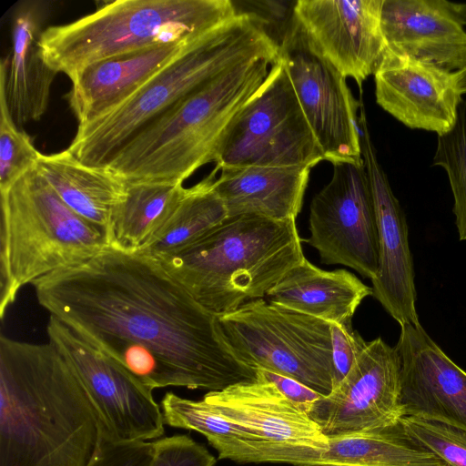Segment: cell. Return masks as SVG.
<instances>
[{"mask_svg": "<svg viewBox=\"0 0 466 466\" xmlns=\"http://www.w3.org/2000/svg\"><path fill=\"white\" fill-rule=\"evenodd\" d=\"M33 287L39 305L88 342L121 340L146 348L182 387L209 392L256 379V370L228 343L218 315L153 257L108 248Z\"/></svg>", "mask_w": 466, "mask_h": 466, "instance_id": "6da1fadb", "label": "cell"}, {"mask_svg": "<svg viewBox=\"0 0 466 466\" xmlns=\"http://www.w3.org/2000/svg\"><path fill=\"white\" fill-rule=\"evenodd\" d=\"M103 434L72 364L51 342L0 338V466H86Z\"/></svg>", "mask_w": 466, "mask_h": 466, "instance_id": "7a4b0ae2", "label": "cell"}, {"mask_svg": "<svg viewBox=\"0 0 466 466\" xmlns=\"http://www.w3.org/2000/svg\"><path fill=\"white\" fill-rule=\"evenodd\" d=\"M277 61L252 59L220 74L146 125L104 166L127 183H184L215 162L228 126Z\"/></svg>", "mask_w": 466, "mask_h": 466, "instance_id": "3957f363", "label": "cell"}, {"mask_svg": "<svg viewBox=\"0 0 466 466\" xmlns=\"http://www.w3.org/2000/svg\"><path fill=\"white\" fill-rule=\"evenodd\" d=\"M279 56V46L262 20L237 13L188 43L127 99L78 124L67 149L84 164L102 167L146 125L220 74L248 60Z\"/></svg>", "mask_w": 466, "mask_h": 466, "instance_id": "277c9868", "label": "cell"}, {"mask_svg": "<svg viewBox=\"0 0 466 466\" xmlns=\"http://www.w3.org/2000/svg\"><path fill=\"white\" fill-rule=\"evenodd\" d=\"M154 258L198 304L222 315L266 297L305 257L296 219L237 216L185 248Z\"/></svg>", "mask_w": 466, "mask_h": 466, "instance_id": "5b68a950", "label": "cell"}, {"mask_svg": "<svg viewBox=\"0 0 466 466\" xmlns=\"http://www.w3.org/2000/svg\"><path fill=\"white\" fill-rule=\"evenodd\" d=\"M237 15L230 0H116L44 29L40 55L69 78L96 62L203 35Z\"/></svg>", "mask_w": 466, "mask_h": 466, "instance_id": "8992f818", "label": "cell"}, {"mask_svg": "<svg viewBox=\"0 0 466 466\" xmlns=\"http://www.w3.org/2000/svg\"><path fill=\"white\" fill-rule=\"evenodd\" d=\"M1 193L0 317L19 290L109 248L107 231L67 207L35 167Z\"/></svg>", "mask_w": 466, "mask_h": 466, "instance_id": "52a82bcc", "label": "cell"}, {"mask_svg": "<svg viewBox=\"0 0 466 466\" xmlns=\"http://www.w3.org/2000/svg\"><path fill=\"white\" fill-rule=\"evenodd\" d=\"M236 356L253 370L294 379L321 395L335 385L332 327L320 319L264 299L218 315Z\"/></svg>", "mask_w": 466, "mask_h": 466, "instance_id": "ba28073f", "label": "cell"}, {"mask_svg": "<svg viewBox=\"0 0 466 466\" xmlns=\"http://www.w3.org/2000/svg\"><path fill=\"white\" fill-rule=\"evenodd\" d=\"M322 160L323 154L279 57L262 86L228 126L217 151L216 167L311 168Z\"/></svg>", "mask_w": 466, "mask_h": 466, "instance_id": "9c48e42d", "label": "cell"}, {"mask_svg": "<svg viewBox=\"0 0 466 466\" xmlns=\"http://www.w3.org/2000/svg\"><path fill=\"white\" fill-rule=\"evenodd\" d=\"M279 55L324 160L362 164L357 118L361 104L296 16L279 46Z\"/></svg>", "mask_w": 466, "mask_h": 466, "instance_id": "30bf717a", "label": "cell"}, {"mask_svg": "<svg viewBox=\"0 0 466 466\" xmlns=\"http://www.w3.org/2000/svg\"><path fill=\"white\" fill-rule=\"evenodd\" d=\"M46 334L84 384L100 416L103 437L115 441H147L164 435L163 413L153 390L51 315Z\"/></svg>", "mask_w": 466, "mask_h": 466, "instance_id": "8fae6325", "label": "cell"}, {"mask_svg": "<svg viewBox=\"0 0 466 466\" xmlns=\"http://www.w3.org/2000/svg\"><path fill=\"white\" fill-rule=\"evenodd\" d=\"M330 181L311 200L309 245L327 265H343L373 279L379 266V237L372 193L364 162H338Z\"/></svg>", "mask_w": 466, "mask_h": 466, "instance_id": "7c38bea8", "label": "cell"}, {"mask_svg": "<svg viewBox=\"0 0 466 466\" xmlns=\"http://www.w3.org/2000/svg\"><path fill=\"white\" fill-rule=\"evenodd\" d=\"M399 351L381 338L367 342L346 376L309 416L327 437L382 428L404 416Z\"/></svg>", "mask_w": 466, "mask_h": 466, "instance_id": "4fadbf2b", "label": "cell"}, {"mask_svg": "<svg viewBox=\"0 0 466 466\" xmlns=\"http://www.w3.org/2000/svg\"><path fill=\"white\" fill-rule=\"evenodd\" d=\"M360 109L361 153L374 201L379 237V266L376 277L371 279L372 296L400 326H420L406 217L379 161L363 106Z\"/></svg>", "mask_w": 466, "mask_h": 466, "instance_id": "5bb4252c", "label": "cell"}, {"mask_svg": "<svg viewBox=\"0 0 466 466\" xmlns=\"http://www.w3.org/2000/svg\"><path fill=\"white\" fill-rule=\"evenodd\" d=\"M382 0H297L295 16L321 55L344 76L363 82L386 53Z\"/></svg>", "mask_w": 466, "mask_h": 466, "instance_id": "9a60e30c", "label": "cell"}, {"mask_svg": "<svg viewBox=\"0 0 466 466\" xmlns=\"http://www.w3.org/2000/svg\"><path fill=\"white\" fill-rule=\"evenodd\" d=\"M377 104L411 129L443 135L463 98L451 72L386 51L374 74Z\"/></svg>", "mask_w": 466, "mask_h": 466, "instance_id": "2e32d148", "label": "cell"}, {"mask_svg": "<svg viewBox=\"0 0 466 466\" xmlns=\"http://www.w3.org/2000/svg\"><path fill=\"white\" fill-rule=\"evenodd\" d=\"M396 348L401 363L404 416L436 420L466 431V371L421 325H400Z\"/></svg>", "mask_w": 466, "mask_h": 466, "instance_id": "e0dca14e", "label": "cell"}, {"mask_svg": "<svg viewBox=\"0 0 466 466\" xmlns=\"http://www.w3.org/2000/svg\"><path fill=\"white\" fill-rule=\"evenodd\" d=\"M386 51L448 72L466 67V30L447 0H382Z\"/></svg>", "mask_w": 466, "mask_h": 466, "instance_id": "ac0fdd59", "label": "cell"}, {"mask_svg": "<svg viewBox=\"0 0 466 466\" xmlns=\"http://www.w3.org/2000/svg\"><path fill=\"white\" fill-rule=\"evenodd\" d=\"M203 399L255 440L328 448L329 438L309 414L258 374L253 380L209 391Z\"/></svg>", "mask_w": 466, "mask_h": 466, "instance_id": "d6986e66", "label": "cell"}, {"mask_svg": "<svg viewBox=\"0 0 466 466\" xmlns=\"http://www.w3.org/2000/svg\"><path fill=\"white\" fill-rule=\"evenodd\" d=\"M195 39L102 60L77 72L67 100L78 124L127 99Z\"/></svg>", "mask_w": 466, "mask_h": 466, "instance_id": "ffe728a7", "label": "cell"}, {"mask_svg": "<svg viewBox=\"0 0 466 466\" xmlns=\"http://www.w3.org/2000/svg\"><path fill=\"white\" fill-rule=\"evenodd\" d=\"M42 13L36 5L20 7L12 23L10 54L0 63V92L15 125L36 121L45 114L56 73L39 50Z\"/></svg>", "mask_w": 466, "mask_h": 466, "instance_id": "44dd1931", "label": "cell"}, {"mask_svg": "<svg viewBox=\"0 0 466 466\" xmlns=\"http://www.w3.org/2000/svg\"><path fill=\"white\" fill-rule=\"evenodd\" d=\"M372 289L339 268L323 270L306 258L290 268L266 294L267 301L351 329L352 318Z\"/></svg>", "mask_w": 466, "mask_h": 466, "instance_id": "7402d4cb", "label": "cell"}, {"mask_svg": "<svg viewBox=\"0 0 466 466\" xmlns=\"http://www.w3.org/2000/svg\"><path fill=\"white\" fill-rule=\"evenodd\" d=\"M215 188L228 217L296 219L301 210L310 167H243L221 168Z\"/></svg>", "mask_w": 466, "mask_h": 466, "instance_id": "603a6c76", "label": "cell"}, {"mask_svg": "<svg viewBox=\"0 0 466 466\" xmlns=\"http://www.w3.org/2000/svg\"><path fill=\"white\" fill-rule=\"evenodd\" d=\"M35 168L73 211L107 231L127 183L108 167L88 166L68 149L41 154Z\"/></svg>", "mask_w": 466, "mask_h": 466, "instance_id": "cb8c5ba5", "label": "cell"}, {"mask_svg": "<svg viewBox=\"0 0 466 466\" xmlns=\"http://www.w3.org/2000/svg\"><path fill=\"white\" fill-rule=\"evenodd\" d=\"M313 466H447L396 424L328 437Z\"/></svg>", "mask_w": 466, "mask_h": 466, "instance_id": "d4e9b609", "label": "cell"}, {"mask_svg": "<svg viewBox=\"0 0 466 466\" xmlns=\"http://www.w3.org/2000/svg\"><path fill=\"white\" fill-rule=\"evenodd\" d=\"M183 183H127L124 199L114 209L107 228L109 248L142 251L171 215Z\"/></svg>", "mask_w": 466, "mask_h": 466, "instance_id": "484cf974", "label": "cell"}, {"mask_svg": "<svg viewBox=\"0 0 466 466\" xmlns=\"http://www.w3.org/2000/svg\"><path fill=\"white\" fill-rule=\"evenodd\" d=\"M218 171L215 167L201 181L184 187L164 226L138 253L153 258L174 254L228 218L225 204L215 188Z\"/></svg>", "mask_w": 466, "mask_h": 466, "instance_id": "4316f807", "label": "cell"}, {"mask_svg": "<svg viewBox=\"0 0 466 466\" xmlns=\"http://www.w3.org/2000/svg\"><path fill=\"white\" fill-rule=\"evenodd\" d=\"M161 410L165 424L198 431L212 447L229 440H255L245 429L226 420L204 399L193 400L167 392L161 400Z\"/></svg>", "mask_w": 466, "mask_h": 466, "instance_id": "83f0119b", "label": "cell"}, {"mask_svg": "<svg viewBox=\"0 0 466 466\" xmlns=\"http://www.w3.org/2000/svg\"><path fill=\"white\" fill-rule=\"evenodd\" d=\"M432 165L441 167L447 174L459 238L466 240V97L459 105L451 129L438 136Z\"/></svg>", "mask_w": 466, "mask_h": 466, "instance_id": "f1b7e54d", "label": "cell"}, {"mask_svg": "<svg viewBox=\"0 0 466 466\" xmlns=\"http://www.w3.org/2000/svg\"><path fill=\"white\" fill-rule=\"evenodd\" d=\"M40 155L30 137L15 125L0 92V192L35 168Z\"/></svg>", "mask_w": 466, "mask_h": 466, "instance_id": "f546056e", "label": "cell"}, {"mask_svg": "<svg viewBox=\"0 0 466 466\" xmlns=\"http://www.w3.org/2000/svg\"><path fill=\"white\" fill-rule=\"evenodd\" d=\"M405 431L426 447L447 466H466V431L418 416H403Z\"/></svg>", "mask_w": 466, "mask_h": 466, "instance_id": "4dcf8cb0", "label": "cell"}, {"mask_svg": "<svg viewBox=\"0 0 466 466\" xmlns=\"http://www.w3.org/2000/svg\"><path fill=\"white\" fill-rule=\"evenodd\" d=\"M154 442L151 466H214L215 457L186 434L159 438Z\"/></svg>", "mask_w": 466, "mask_h": 466, "instance_id": "1f68e13d", "label": "cell"}, {"mask_svg": "<svg viewBox=\"0 0 466 466\" xmlns=\"http://www.w3.org/2000/svg\"><path fill=\"white\" fill-rule=\"evenodd\" d=\"M153 455L152 441H115L102 436L86 466H151Z\"/></svg>", "mask_w": 466, "mask_h": 466, "instance_id": "d6a6232c", "label": "cell"}, {"mask_svg": "<svg viewBox=\"0 0 466 466\" xmlns=\"http://www.w3.org/2000/svg\"><path fill=\"white\" fill-rule=\"evenodd\" d=\"M245 9L237 13H249L259 17L271 39L278 45L289 31L294 17L297 1H244Z\"/></svg>", "mask_w": 466, "mask_h": 466, "instance_id": "836d02e7", "label": "cell"}, {"mask_svg": "<svg viewBox=\"0 0 466 466\" xmlns=\"http://www.w3.org/2000/svg\"><path fill=\"white\" fill-rule=\"evenodd\" d=\"M332 327V359L335 373L334 387L346 376L367 341L353 328Z\"/></svg>", "mask_w": 466, "mask_h": 466, "instance_id": "e575fe53", "label": "cell"}, {"mask_svg": "<svg viewBox=\"0 0 466 466\" xmlns=\"http://www.w3.org/2000/svg\"><path fill=\"white\" fill-rule=\"evenodd\" d=\"M256 374L273 382L292 402L309 414V410L323 395L289 377L258 369Z\"/></svg>", "mask_w": 466, "mask_h": 466, "instance_id": "d590c367", "label": "cell"}, {"mask_svg": "<svg viewBox=\"0 0 466 466\" xmlns=\"http://www.w3.org/2000/svg\"><path fill=\"white\" fill-rule=\"evenodd\" d=\"M457 87L462 96H466V67L463 69L453 72Z\"/></svg>", "mask_w": 466, "mask_h": 466, "instance_id": "8d00e7d4", "label": "cell"}]
</instances>
